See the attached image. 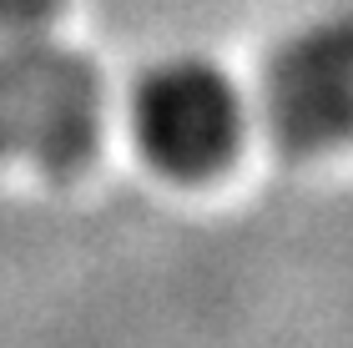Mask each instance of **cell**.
<instances>
[{"label": "cell", "instance_id": "cell-1", "mask_svg": "<svg viewBox=\"0 0 353 348\" xmlns=\"http://www.w3.org/2000/svg\"><path fill=\"white\" fill-rule=\"evenodd\" d=\"M137 147L172 177H202L237 152L243 101L207 61H167L141 76L132 96Z\"/></svg>", "mask_w": 353, "mask_h": 348}, {"label": "cell", "instance_id": "cell-4", "mask_svg": "<svg viewBox=\"0 0 353 348\" xmlns=\"http://www.w3.org/2000/svg\"><path fill=\"white\" fill-rule=\"evenodd\" d=\"M51 0H0V21L15 25V21H30V15H41Z\"/></svg>", "mask_w": 353, "mask_h": 348}, {"label": "cell", "instance_id": "cell-2", "mask_svg": "<svg viewBox=\"0 0 353 348\" xmlns=\"http://www.w3.org/2000/svg\"><path fill=\"white\" fill-rule=\"evenodd\" d=\"M91 132V76L71 56L21 51L0 61V141L71 152Z\"/></svg>", "mask_w": 353, "mask_h": 348}, {"label": "cell", "instance_id": "cell-3", "mask_svg": "<svg viewBox=\"0 0 353 348\" xmlns=\"http://www.w3.org/2000/svg\"><path fill=\"white\" fill-rule=\"evenodd\" d=\"M268 116L298 147H323L348 126V45L339 30L293 41L268 66Z\"/></svg>", "mask_w": 353, "mask_h": 348}]
</instances>
